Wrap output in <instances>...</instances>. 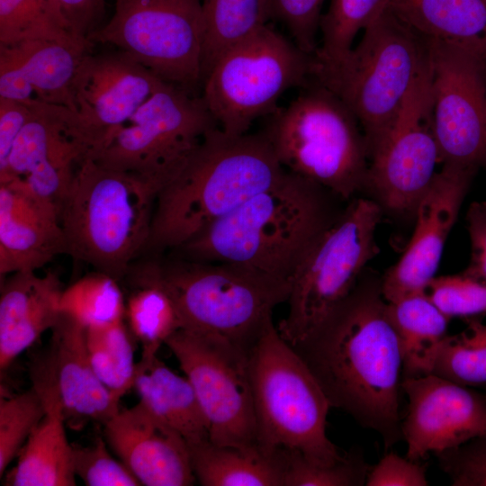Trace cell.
Masks as SVG:
<instances>
[{
	"mask_svg": "<svg viewBox=\"0 0 486 486\" xmlns=\"http://www.w3.org/2000/svg\"><path fill=\"white\" fill-rule=\"evenodd\" d=\"M257 446L271 452H297L327 466L341 454L326 434L331 405L319 382L273 320L248 353Z\"/></svg>",
	"mask_w": 486,
	"mask_h": 486,
	"instance_id": "52a82bcc",
	"label": "cell"
},
{
	"mask_svg": "<svg viewBox=\"0 0 486 486\" xmlns=\"http://www.w3.org/2000/svg\"><path fill=\"white\" fill-rule=\"evenodd\" d=\"M367 486H427L426 465L402 458L397 454H386L367 474Z\"/></svg>",
	"mask_w": 486,
	"mask_h": 486,
	"instance_id": "7bdbcfd3",
	"label": "cell"
},
{
	"mask_svg": "<svg viewBox=\"0 0 486 486\" xmlns=\"http://www.w3.org/2000/svg\"><path fill=\"white\" fill-rule=\"evenodd\" d=\"M111 450L145 486L196 482L184 437L140 402L120 410L104 424Z\"/></svg>",
	"mask_w": 486,
	"mask_h": 486,
	"instance_id": "44dd1931",
	"label": "cell"
},
{
	"mask_svg": "<svg viewBox=\"0 0 486 486\" xmlns=\"http://www.w3.org/2000/svg\"><path fill=\"white\" fill-rule=\"evenodd\" d=\"M67 254L58 209L14 183L0 184V276L37 271Z\"/></svg>",
	"mask_w": 486,
	"mask_h": 486,
	"instance_id": "7402d4cb",
	"label": "cell"
},
{
	"mask_svg": "<svg viewBox=\"0 0 486 486\" xmlns=\"http://www.w3.org/2000/svg\"><path fill=\"white\" fill-rule=\"evenodd\" d=\"M291 346L331 407L377 432L385 449L401 438L403 356L381 283L358 281L318 328Z\"/></svg>",
	"mask_w": 486,
	"mask_h": 486,
	"instance_id": "6da1fadb",
	"label": "cell"
},
{
	"mask_svg": "<svg viewBox=\"0 0 486 486\" xmlns=\"http://www.w3.org/2000/svg\"><path fill=\"white\" fill-rule=\"evenodd\" d=\"M195 392L219 446H257L248 353L216 336L178 329L166 342Z\"/></svg>",
	"mask_w": 486,
	"mask_h": 486,
	"instance_id": "4fadbf2b",
	"label": "cell"
},
{
	"mask_svg": "<svg viewBox=\"0 0 486 486\" xmlns=\"http://www.w3.org/2000/svg\"><path fill=\"white\" fill-rule=\"evenodd\" d=\"M63 290L54 272H17L1 279V374L56 324Z\"/></svg>",
	"mask_w": 486,
	"mask_h": 486,
	"instance_id": "603a6c76",
	"label": "cell"
},
{
	"mask_svg": "<svg viewBox=\"0 0 486 486\" xmlns=\"http://www.w3.org/2000/svg\"><path fill=\"white\" fill-rule=\"evenodd\" d=\"M196 482L202 486H283L286 451L258 446H219L209 438L187 443Z\"/></svg>",
	"mask_w": 486,
	"mask_h": 486,
	"instance_id": "4316f807",
	"label": "cell"
},
{
	"mask_svg": "<svg viewBox=\"0 0 486 486\" xmlns=\"http://www.w3.org/2000/svg\"><path fill=\"white\" fill-rule=\"evenodd\" d=\"M131 338L124 318L86 327L93 368L101 382L119 398L133 388L137 362Z\"/></svg>",
	"mask_w": 486,
	"mask_h": 486,
	"instance_id": "1f68e13d",
	"label": "cell"
},
{
	"mask_svg": "<svg viewBox=\"0 0 486 486\" xmlns=\"http://www.w3.org/2000/svg\"><path fill=\"white\" fill-rule=\"evenodd\" d=\"M426 40L441 163L486 168V62L457 47Z\"/></svg>",
	"mask_w": 486,
	"mask_h": 486,
	"instance_id": "9a60e30c",
	"label": "cell"
},
{
	"mask_svg": "<svg viewBox=\"0 0 486 486\" xmlns=\"http://www.w3.org/2000/svg\"><path fill=\"white\" fill-rule=\"evenodd\" d=\"M46 413L44 401L34 387L0 398V475L18 456L23 445Z\"/></svg>",
	"mask_w": 486,
	"mask_h": 486,
	"instance_id": "8d00e7d4",
	"label": "cell"
},
{
	"mask_svg": "<svg viewBox=\"0 0 486 486\" xmlns=\"http://www.w3.org/2000/svg\"><path fill=\"white\" fill-rule=\"evenodd\" d=\"M324 0H268L271 20L281 22L293 43L302 51L314 56Z\"/></svg>",
	"mask_w": 486,
	"mask_h": 486,
	"instance_id": "60d3db41",
	"label": "cell"
},
{
	"mask_svg": "<svg viewBox=\"0 0 486 486\" xmlns=\"http://www.w3.org/2000/svg\"><path fill=\"white\" fill-rule=\"evenodd\" d=\"M32 112L31 104L0 97V169L5 166L13 146Z\"/></svg>",
	"mask_w": 486,
	"mask_h": 486,
	"instance_id": "bcb514c9",
	"label": "cell"
},
{
	"mask_svg": "<svg viewBox=\"0 0 486 486\" xmlns=\"http://www.w3.org/2000/svg\"><path fill=\"white\" fill-rule=\"evenodd\" d=\"M202 84L216 59L270 19L268 0H202Z\"/></svg>",
	"mask_w": 486,
	"mask_h": 486,
	"instance_id": "4dcf8cb0",
	"label": "cell"
},
{
	"mask_svg": "<svg viewBox=\"0 0 486 486\" xmlns=\"http://www.w3.org/2000/svg\"><path fill=\"white\" fill-rule=\"evenodd\" d=\"M438 163L428 57L398 114L369 148L364 186L386 209L415 212Z\"/></svg>",
	"mask_w": 486,
	"mask_h": 486,
	"instance_id": "5bb4252c",
	"label": "cell"
},
{
	"mask_svg": "<svg viewBox=\"0 0 486 486\" xmlns=\"http://www.w3.org/2000/svg\"><path fill=\"white\" fill-rule=\"evenodd\" d=\"M145 262L175 302L182 328L216 336L248 353L291 292V282L237 265L176 256Z\"/></svg>",
	"mask_w": 486,
	"mask_h": 486,
	"instance_id": "5b68a950",
	"label": "cell"
},
{
	"mask_svg": "<svg viewBox=\"0 0 486 486\" xmlns=\"http://www.w3.org/2000/svg\"><path fill=\"white\" fill-rule=\"evenodd\" d=\"M402 356V379L430 374L436 352L447 334L449 319L426 292L388 302Z\"/></svg>",
	"mask_w": 486,
	"mask_h": 486,
	"instance_id": "f546056e",
	"label": "cell"
},
{
	"mask_svg": "<svg viewBox=\"0 0 486 486\" xmlns=\"http://www.w3.org/2000/svg\"><path fill=\"white\" fill-rule=\"evenodd\" d=\"M105 439L97 436L90 445L74 446L73 470L87 486L141 485L128 467L110 453Z\"/></svg>",
	"mask_w": 486,
	"mask_h": 486,
	"instance_id": "ab89813d",
	"label": "cell"
},
{
	"mask_svg": "<svg viewBox=\"0 0 486 486\" xmlns=\"http://www.w3.org/2000/svg\"><path fill=\"white\" fill-rule=\"evenodd\" d=\"M389 7L426 40L486 62V0H391Z\"/></svg>",
	"mask_w": 486,
	"mask_h": 486,
	"instance_id": "d4e9b609",
	"label": "cell"
},
{
	"mask_svg": "<svg viewBox=\"0 0 486 486\" xmlns=\"http://www.w3.org/2000/svg\"><path fill=\"white\" fill-rule=\"evenodd\" d=\"M159 191L134 174L81 161L59 208L67 254L122 281L146 251Z\"/></svg>",
	"mask_w": 486,
	"mask_h": 486,
	"instance_id": "277c9868",
	"label": "cell"
},
{
	"mask_svg": "<svg viewBox=\"0 0 486 486\" xmlns=\"http://www.w3.org/2000/svg\"><path fill=\"white\" fill-rule=\"evenodd\" d=\"M426 292L449 320H468L486 314V284L464 272L435 276Z\"/></svg>",
	"mask_w": 486,
	"mask_h": 486,
	"instance_id": "f35d334b",
	"label": "cell"
},
{
	"mask_svg": "<svg viewBox=\"0 0 486 486\" xmlns=\"http://www.w3.org/2000/svg\"><path fill=\"white\" fill-rule=\"evenodd\" d=\"M328 189L286 170L270 187L173 250L174 256L220 262L292 283L303 256L340 212Z\"/></svg>",
	"mask_w": 486,
	"mask_h": 486,
	"instance_id": "7a4b0ae2",
	"label": "cell"
},
{
	"mask_svg": "<svg viewBox=\"0 0 486 486\" xmlns=\"http://www.w3.org/2000/svg\"><path fill=\"white\" fill-rule=\"evenodd\" d=\"M454 486H486V435L436 454Z\"/></svg>",
	"mask_w": 486,
	"mask_h": 486,
	"instance_id": "b9f144b4",
	"label": "cell"
},
{
	"mask_svg": "<svg viewBox=\"0 0 486 486\" xmlns=\"http://www.w3.org/2000/svg\"><path fill=\"white\" fill-rule=\"evenodd\" d=\"M262 130L289 172L349 200L364 187L369 151L363 130L340 98L313 77Z\"/></svg>",
	"mask_w": 486,
	"mask_h": 486,
	"instance_id": "8992f818",
	"label": "cell"
},
{
	"mask_svg": "<svg viewBox=\"0 0 486 486\" xmlns=\"http://www.w3.org/2000/svg\"><path fill=\"white\" fill-rule=\"evenodd\" d=\"M50 340L30 366L32 383L50 389L66 422L80 429L88 422L104 425L119 410L121 398L98 378L86 342V327L61 312Z\"/></svg>",
	"mask_w": 486,
	"mask_h": 486,
	"instance_id": "ac0fdd59",
	"label": "cell"
},
{
	"mask_svg": "<svg viewBox=\"0 0 486 486\" xmlns=\"http://www.w3.org/2000/svg\"><path fill=\"white\" fill-rule=\"evenodd\" d=\"M476 171L444 164L436 173L417 206L416 226L407 248L381 282L387 302L426 292Z\"/></svg>",
	"mask_w": 486,
	"mask_h": 486,
	"instance_id": "ffe728a7",
	"label": "cell"
},
{
	"mask_svg": "<svg viewBox=\"0 0 486 486\" xmlns=\"http://www.w3.org/2000/svg\"><path fill=\"white\" fill-rule=\"evenodd\" d=\"M123 280L131 288L125 298L124 321L141 346L140 359L158 356L159 347L182 328L175 302L145 261L134 263Z\"/></svg>",
	"mask_w": 486,
	"mask_h": 486,
	"instance_id": "f1b7e54d",
	"label": "cell"
},
{
	"mask_svg": "<svg viewBox=\"0 0 486 486\" xmlns=\"http://www.w3.org/2000/svg\"><path fill=\"white\" fill-rule=\"evenodd\" d=\"M91 45L36 40L0 46V62L14 68L35 99L73 109L72 86L83 57Z\"/></svg>",
	"mask_w": 486,
	"mask_h": 486,
	"instance_id": "484cf974",
	"label": "cell"
},
{
	"mask_svg": "<svg viewBox=\"0 0 486 486\" xmlns=\"http://www.w3.org/2000/svg\"><path fill=\"white\" fill-rule=\"evenodd\" d=\"M41 396L46 413L8 472L5 485L74 486L73 445L66 435V422L54 392L40 384H32Z\"/></svg>",
	"mask_w": 486,
	"mask_h": 486,
	"instance_id": "cb8c5ba5",
	"label": "cell"
},
{
	"mask_svg": "<svg viewBox=\"0 0 486 486\" xmlns=\"http://www.w3.org/2000/svg\"><path fill=\"white\" fill-rule=\"evenodd\" d=\"M466 328L447 335L434 356L430 374L464 386L486 384V324L481 318L465 320Z\"/></svg>",
	"mask_w": 486,
	"mask_h": 486,
	"instance_id": "e575fe53",
	"label": "cell"
},
{
	"mask_svg": "<svg viewBox=\"0 0 486 486\" xmlns=\"http://www.w3.org/2000/svg\"><path fill=\"white\" fill-rule=\"evenodd\" d=\"M400 386L408 398L400 423L408 459L419 462L486 435V395L435 374L402 379Z\"/></svg>",
	"mask_w": 486,
	"mask_h": 486,
	"instance_id": "e0dca14e",
	"label": "cell"
},
{
	"mask_svg": "<svg viewBox=\"0 0 486 486\" xmlns=\"http://www.w3.org/2000/svg\"><path fill=\"white\" fill-rule=\"evenodd\" d=\"M471 259L464 274L486 284V202H474L466 213Z\"/></svg>",
	"mask_w": 486,
	"mask_h": 486,
	"instance_id": "f6af8a7d",
	"label": "cell"
},
{
	"mask_svg": "<svg viewBox=\"0 0 486 486\" xmlns=\"http://www.w3.org/2000/svg\"><path fill=\"white\" fill-rule=\"evenodd\" d=\"M285 172L262 131L213 129L159 191L145 252L177 249Z\"/></svg>",
	"mask_w": 486,
	"mask_h": 486,
	"instance_id": "3957f363",
	"label": "cell"
},
{
	"mask_svg": "<svg viewBox=\"0 0 486 486\" xmlns=\"http://www.w3.org/2000/svg\"><path fill=\"white\" fill-rule=\"evenodd\" d=\"M314 66V56L266 23L216 59L201 96L220 130L242 135L256 120L274 113L287 90L304 86Z\"/></svg>",
	"mask_w": 486,
	"mask_h": 486,
	"instance_id": "9c48e42d",
	"label": "cell"
},
{
	"mask_svg": "<svg viewBox=\"0 0 486 486\" xmlns=\"http://www.w3.org/2000/svg\"><path fill=\"white\" fill-rule=\"evenodd\" d=\"M217 123L202 96L163 82L91 159L161 188Z\"/></svg>",
	"mask_w": 486,
	"mask_h": 486,
	"instance_id": "8fae6325",
	"label": "cell"
},
{
	"mask_svg": "<svg viewBox=\"0 0 486 486\" xmlns=\"http://www.w3.org/2000/svg\"><path fill=\"white\" fill-rule=\"evenodd\" d=\"M381 216L377 202L353 199L309 248L292 279L287 315L276 327L290 345L318 328L356 287L378 253Z\"/></svg>",
	"mask_w": 486,
	"mask_h": 486,
	"instance_id": "30bf717a",
	"label": "cell"
},
{
	"mask_svg": "<svg viewBox=\"0 0 486 486\" xmlns=\"http://www.w3.org/2000/svg\"><path fill=\"white\" fill-rule=\"evenodd\" d=\"M36 40L94 44L71 33L54 0H0V46Z\"/></svg>",
	"mask_w": 486,
	"mask_h": 486,
	"instance_id": "d6a6232c",
	"label": "cell"
},
{
	"mask_svg": "<svg viewBox=\"0 0 486 486\" xmlns=\"http://www.w3.org/2000/svg\"><path fill=\"white\" fill-rule=\"evenodd\" d=\"M88 40L116 46L191 93L202 86V0H116L112 18Z\"/></svg>",
	"mask_w": 486,
	"mask_h": 486,
	"instance_id": "7c38bea8",
	"label": "cell"
},
{
	"mask_svg": "<svg viewBox=\"0 0 486 486\" xmlns=\"http://www.w3.org/2000/svg\"><path fill=\"white\" fill-rule=\"evenodd\" d=\"M31 105L32 115L0 169V184H17L59 212L84 152L69 130L72 111L37 99Z\"/></svg>",
	"mask_w": 486,
	"mask_h": 486,
	"instance_id": "d6986e66",
	"label": "cell"
},
{
	"mask_svg": "<svg viewBox=\"0 0 486 486\" xmlns=\"http://www.w3.org/2000/svg\"><path fill=\"white\" fill-rule=\"evenodd\" d=\"M125 296L120 281L99 271L64 288L60 310L85 327L124 318Z\"/></svg>",
	"mask_w": 486,
	"mask_h": 486,
	"instance_id": "d590c367",
	"label": "cell"
},
{
	"mask_svg": "<svg viewBox=\"0 0 486 486\" xmlns=\"http://www.w3.org/2000/svg\"><path fill=\"white\" fill-rule=\"evenodd\" d=\"M391 0H331L322 14L321 40L314 55L321 65H332L353 49L356 34L367 28L388 6Z\"/></svg>",
	"mask_w": 486,
	"mask_h": 486,
	"instance_id": "836d02e7",
	"label": "cell"
},
{
	"mask_svg": "<svg viewBox=\"0 0 486 486\" xmlns=\"http://www.w3.org/2000/svg\"><path fill=\"white\" fill-rule=\"evenodd\" d=\"M428 58L427 40L388 6L340 61L321 65L315 59L312 77L355 115L369 151L398 114Z\"/></svg>",
	"mask_w": 486,
	"mask_h": 486,
	"instance_id": "ba28073f",
	"label": "cell"
},
{
	"mask_svg": "<svg viewBox=\"0 0 486 486\" xmlns=\"http://www.w3.org/2000/svg\"><path fill=\"white\" fill-rule=\"evenodd\" d=\"M371 466L358 450H351L332 465H315L297 452L286 450L283 486H361Z\"/></svg>",
	"mask_w": 486,
	"mask_h": 486,
	"instance_id": "74e56055",
	"label": "cell"
},
{
	"mask_svg": "<svg viewBox=\"0 0 486 486\" xmlns=\"http://www.w3.org/2000/svg\"><path fill=\"white\" fill-rule=\"evenodd\" d=\"M163 82L122 50L86 53L73 81L69 122L85 159L102 150Z\"/></svg>",
	"mask_w": 486,
	"mask_h": 486,
	"instance_id": "2e32d148",
	"label": "cell"
},
{
	"mask_svg": "<svg viewBox=\"0 0 486 486\" xmlns=\"http://www.w3.org/2000/svg\"><path fill=\"white\" fill-rule=\"evenodd\" d=\"M71 33L83 41L101 25L105 0H54Z\"/></svg>",
	"mask_w": 486,
	"mask_h": 486,
	"instance_id": "ee69618b",
	"label": "cell"
},
{
	"mask_svg": "<svg viewBox=\"0 0 486 486\" xmlns=\"http://www.w3.org/2000/svg\"><path fill=\"white\" fill-rule=\"evenodd\" d=\"M133 388L139 402L187 443L209 438L207 422L190 382L158 356L137 362Z\"/></svg>",
	"mask_w": 486,
	"mask_h": 486,
	"instance_id": "83f0119b",
	"label": "cell"
}]
</instances>
